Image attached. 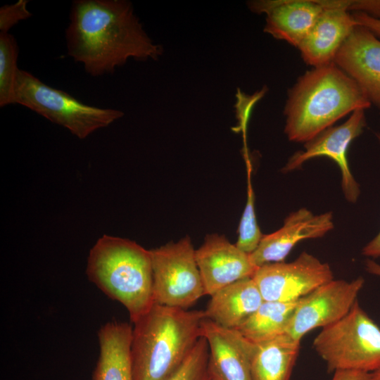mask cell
Here are the masks:
<instances>
[{
    "label": "cell",
    "instance_id": "2e32d148",
    "mask_svg": "<svg viewBox=\"0 0 380 380\" xmlns=\"http://www.w3.org/2000/svg\"><path fill=\"white\" fill-rule=\"evenodd\" d=\"M255 13H266L264 31L298 47L324 10L322 1L277 0L248 3Z\"/></svg>",
    "mask_w": 380,
    "mask_h": 380
},
{
    "label": "cell",
    "instance_id": "7a4b0ae2",
    "mask_svg": "<svg viewBox=\"0 0 380 380\" xmlns=\"http://www.w3.org/2000/svg\"><path fill=\"white\" fill-rule=\"evenodd\" d=\"M370 106L357 83L334 63L313 68L289 92L284 132L289 140L305 143L346 115Z\"/></svg>",
    "mask_w": 380,
    "mask_h": 380
},
{
    "label": "cell",
    "instance_id": "5bb4252c",
    "mask_svg": "<svg viewBox=\"0 0 380 380\" xmlns=\"http://www.w3.org/2000/svg\"><path fill=\"white\" fill-rule=\"evenodd\" d=\"M201 336L209 349L208 371L214 380H251V361L255 343L238 330L204 318Z\"/></svg>",
    "mask_w": 380,
    "mask_h": 380
},
{
    "label": "cell",
    "instance_id": "484cf974",
    "mask_svg": "<svg viewBox=\"0 0 380 380\" xmlns=\"http://www.w3.org/2000/svg\"><path fill=\"white\" fill-rule=\"evenodd\" d=\"M352 15L357 25L367 28L374 35L380 37V19L372 18L363 13L354 12Z\"/></svg>",
    "mask_w": 380,
    "mask_h": 380
},
{
    "label": "cell",
    "instance_id": "8992f818",
    "mask_svg": "<svg viewBox=\"0 0 380 380\" xmlns=\"http://www.w3.org/2000/svg\"><path fill=\"white\" fill-rule=\"evenodd\" d=\"M14 104L30 109L51 122L66 128L81 139L110 125L124 115L118 109L85 104L20 69L15 78Z\"/></svg>",
    "mask_w": 380,
    "mask_h": 380
},
{
    "label": "cell",
    "instance_id": "603a6c76",
    "mask_svg": "<svg viewBox=\"0 0 380 380\" xmlns=\"http://www.w3.org/2000/svg\"><path fill=\"white\" fill-rule=\"evenodd\" d=\"M209 349L201 336L181 365L166 380H210Z\"/></svg>",
    "mask_w": 380,
    "mask_h": 380
},
{
    "label": "cell",
    "instance_id": "44dd1931",
    "mask_svg": "<svg viewBox=\"0 0 380 380\" xmlns=\"http://www.w3.org/2000/svg\"><path fill=\"white\" fill-rule=\"evenodd\" d=\"M243 156L247 167V198L239 222L238 239L235 244L242 251L250 255L257 248L264 234L260 231L255 215L251 164L248 153Z\"/></svg>",
    "mask_w": 380,
    "mask_h": 380
},
{
    "label": "cell",
    "instance_id": "8fae6325",
    "mask_svg": "<svg viewBox=\"0 0 380 380\" xmlns=\"http://www.w3.org/2000/svg\"><path fill=\"white\" fill-rule=\"evenodd\" d=\"M195 255L205 293L210 296L239 280L252 277L258 268L248 254L218 234H207Z\"/></svg>",
    "mask_w": 380,
    "mask_h": 380
},
{
    "label": "cell",
    "instance_id": "ffe728a7",
    "mask_svg": "<svg viewBox=\"0 0 380 380\" xmlns=\"http://www.w3.org/2000/svg\"><path fill=\"white\" fill-rule=\"evenodd\" d=\"M298 302H278L264 300L238 330L253 343L274 338L286 334L287 327Z\"/></svg>",
    "mask_w": 380,
    "mask_h": 380
},
{
    "label": "cell",
    "instance_id": "6da1fadb",
    "mask_svg": "<svg viewBox=\"0 0 380 380\" xmlns=\"http://www.w3.org/2000/svg\"><path fill=\"white\" fill-rule=\"evenodd\" d=\"M65 41L68 56L93 77L113 73L129 58L156 60L162 54L127 0L73 1Z\"/></svg>",
    "mask_w": 380,
    "mask_h": 380
},
{
    "label": "cell",
    "instance_id": "52a82bcc",
    "mask_svg": "<svg viewBox=\"0 0 380 380\" xmlns=\"http://www.w3.org/2000/svg\"><path fill=\"white\" fill-rule=\"evenodd\" d=\"M150 251L154 303L186 310L205 296L189 236Z\"/></svg>",
    "mask_w": 380,
    "mask_h": 380
},
{
    "label": "cell",
    "instance_id": "e0dca14e",
    "mask_svg": "<svg viewBox=\"0 0 380 380\" xmlns=\"http://www.w3.org/2000/svg\"><path fill=\"white\" fill-rule=\"evenodd\" d=\"M252 277L245 278L219 290L210 296L205 317L228 329H236L263 303Z\"/></svg>",
    "mask_w": 380,
    "mask_h": 380
},
{
    "label": "cell",
    "instance_id": "4fadbf2b",
    "mask_svg": "<svg viewBox=\"0 0 380 380\" xmlns=\"http://www.w3.org/2000/svg\"><path fill=\"white\" fill-rule=\"evenodd\" d=\"M334 227L332 212L315 215L307 208H300L285 218L281 228L263 235L257 248L249 255L251 262L259 267L283 262L298 243L322 237Z\"/></svg>",
    "mask_w": 380,
    "mask_h": 380
},
{
    "label": "cell",
    "instance_id": "5b68a950",
    "mask_svg": "<svg viewBox=\"0 0 380 380\" xmlns=\"http://www.w3.org/2000/svg\"><path fill=\"white\" fill-rule=\"evenodd\" d=\"M312 345L329 372L380 369V327L357 300L344 317L322 328Z\"/></svg>",
    "mask_w": 380,
    "mask_h": 380
},
{
    "label": "cell",
    "instance_id": "7402d4cb",
    "mask_svg": "<svg viewBox=\"0 0 380 380\" xmlns=\"http://www.w3.org/2000/svg\"><path fill=\"white\" fill-rule=\"evenodd\" d=\"M18 46L8 32H0V106L14 104Z\"/></svg>",
    "mask_w": 380,
    "mask_h": 380
},
{
    "label": "cell",
    "instance_id": "277c9868",
    "mask_svg": "<svg viewBox=\"0 0 380 380\" xmlns=\"http://www.w3.org/2000/svg\"><path fill=\"white\" fill-rule=\"evenodd\" d=\"M86 274L105 295L126 308L132 323L154 304L151 251L134 241L103 235L89 251Z\"/></svg>",
    "mask_w": 380,
    "mask_h": 380
},
{
    "label": "cell",
    "instance_id": "ac0fdd59",
    "mask_svg": "<svg viewBox=\"0 0 380 380\" xmlns=\"http://www.w3.org/2000/svg\"><path fill=\"white\" fill-rule=\"evenodd\" d=\"M132 327L110 321L98 331L99 355L92 380H133L130 346Z\"/></svg>",
    "mask_w": 380,
    "mask_h": 380
},
{
    "label": "cell",
    "instance_id": "4dcf8cb0",
    "mask_svg": "<svg viewBox=\"0 0 380 380\" xmlns=\"http://www.w3.org/2000/svg\"><path fill=\"white\" fill-rule=\"evenodd\" d=\"M210 380H214V379H213L210 378Z\"/></svg>",
    "mask_w": 380,
    "mask_h": 380
},
{
    "label": "cell",
    "instance_id": "4316f807",
    "mask_svg": "<svg viewBox=\"0 0 380 380\" xmlns=\"http://www.w3.org/2000/svg\"><path fill=\"white\" fill-rule=\"evenodd\" d=\"M331 380H372V373L355 370L338 369L334 372Z\"/></svg>",
    "mask_w": 380,
    "mask_h": 380
},
{
    "label": "cell",
    "instance_id": "d6986e66",
    "mask_svg": "<svg viewBox=\"0 0 380 380\" xmlns=\"http://www.w3.org/2000/svg\"><path fill=\"white\" fill-rule=\"evenodd\" d=\"M300 342L284 334L255 343L251 361V380H289Z\"/></svg>",
    "mask_w": 380,
    "mask_h": 380
},
{
    "label": "cell",
    "instance_id": "cb8c5ba5",
    "mask_svg": "<svg viewBox=\"0 0 380 380\" xmlns=\"http://www.w3.org/2000/svg\"><path fill=\"white\" fill-rule=\"evenodd\" d=\"M27 0H18L17 2L5 5L0 8V32H8L11 28L21 20L32 16L27 9Z\"/></svg>",
    "mask_w": 380,
    "mask_h": 380
},
{
    "label": "cell",
    "instance_id": "9a60e30c",
    "mask_svg": "<svg viewBox=\"0 0 380 380\" xmlns=\"http://www.w3.org/2000/svg\"><path fill=\"white\" fill-rule=\"evenodd\" d=\"M334 63L357 83L371 105L380 110V40L376 36L355 25Z\"/></svg>",
    "mask_w": 380,
    "mask_h": 380
},
{
    "label": "cell",
    "instance_id": "9c48e42d",
    "mask_svg": "<svg viewBox=\"0 0 380 380\" xmlns=\"http://www.w3.org/2000/svg\"><path fill=\"white\" fill-rule=\"evenodd\" d=\"M365 284L362 277L346 281L332 279L300 298L286 334L300 341L308 332L326 327L344 317L357 300Z\"/></svg>",
    "mask_w": 380,
    "mask_h": 380
},
{
    "label": "cell",
    "instance_id": "d4e9b609",
    "mask_svg": "<svg viewBox=\"0 0 380 380\" xmlns=\"http://www.w3.org/2000/svg\"><path fill=\"white\" fill-rule=\"evenodd\" d=\"M350 10L365 13L372 18L380 19V0H354L351 1Z\"/></svg>",
    "mask_w": 380,
    "mask_h": 380
},
{
    "label": "cell",
    "instance_id": "83f0119b",
    "mask_svg": "<svg viewBox=\"0 0 380 380\" xmlns=\"http://www.w3.org/2000/svg\"><path fill=\"white\" fill-rule=\"evenodd\" d=\"M376 137L380 142V133L376 134ZM362 254L373 258L380 257V232L363 247Z\"/></svg>",
    "mask_w": 380,
    "mask_h": 380
},
{
    "label": "cell",
    "instance_id": "ba28073f",
    "mask_svg": "<svg viewBox=\"0 0 380 380\" xmlns=\"http://www.w3.org/2000/svg\"><path fill=\"white\" fill-rule=\"evenodd\" d=\"M266 301L291 302L334 279L327 262L305 251L293 261L265 264L252 277Z\"/></svg>",
    "mask_w": 380,
    "mask_h": 380
},
{
    "label": "cell",
    "instance_id": "3957f363",
    "mask_svg": "<svg viewBox=\"0 0 380 380\" xmlns=\"http://www.w3.org/2000/svg\"><path fill=\"white\" fill-rule=\"evenodd\" d=\"M204 310L154 303L133 323L130 357L133 380H166L201 336Z\"/></svg>",
    "mask_w": 380,
    "mask_h": 380
},
{
    "label": "cell",
    "instance_id": "f1b7e54d",
    "mask_svg": "<svg viewBox=\"0 0 380 380\" xmlns=\"http://www.w3.org/2000/svg\"><path fill=\"white\" fill-rule=\"evenodd\" d=\"M366 271L373 275L380 277V264L372 259H367L365 261Z\"/></svg>",
    "mask_w": 380,
    "mask_h": 380
},
{
    "label": "cell",
    "instance_id": "f546056e",
    "mask_svg": "<svg viewBox=\"0 0 380 380\" xmlns=\"http://www.w3.org/2000/svg\"><path fill=\"white\" fill-rule=\"evenodd\" d=\"M372 380H380V369L372 373Z\"/></svg>",
    "mask_w": 380,
    "mask_h": 380
},
{
    "label": "cell",
    "instance_id": "30bf717a",
    "mask_svg": "<svg viewBox=\"0 0 380 380\" xmlns=\"http://www.w3.org/2000/svg\"><path fill=\"white\" fill-rule=\"evenodd\" d=\"M365 110H355L343 124L331 127L305 142L304 150L291 156L281 171L286 173L298 169L313 158L328 157L340 169L341 189L346 199L355 203L360 195V188L350 169L347 151L351 142L360 135L366 126Z\"/></svg>",
    "mask_w": 380,
    "mask_h": 380
},
{
    "label": "cell",
    "instance_id": "7c38bea8",
    "mask_svg": "<svg viewBox=\"0 0 380 380\" xmlns=\"http://www.w3.org/2000/svg\"><path fill=\"white\" fill-rule=\"evenodd\" d=\"M351 1H324V10L298 46L303 60L313 68L334 63L357 25L348 13Z\"/></svg>",
    "mask_w": 380,
    "mask_h": 380
}]
</instances>
